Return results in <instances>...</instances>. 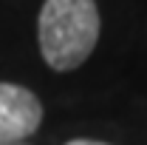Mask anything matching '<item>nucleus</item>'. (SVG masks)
Returning <instances> with one entry per match:
<instances>
[{
  "label": "nucleus",
  "mask_w": 147,
  "mask_h": 145,
  "mask_svg": "<svg viewBox=\"0 0 147 145\" xmlns=\"http://www.w3.org/2000/svg\"><path fill=\"white\" fill-rule=\"evenodd\" d=\"M40 54L54 71L79 68L99 40L96 0H45L37 20Z\"/></svg>",
  "instance_id": "nucleus-1"
},
{
  "label": "nucleus",
  "mask_w": 147,
  "mask_h": 145,
  "mask_svg": "<svg viewBox=\"0 0 147 145\" xmlns=\"http://www.w3.org/2000/svg\"><path fill=\"white\" fill-rule=\"evenodd\" d=\"M65 145H108V142H99V140H71Z\"/></svg>",
  "instance_id": "nucleus-3"
},
{
  "label": "nucleus",
  "mask_w": 147,
  "mask_h": 145,
  "mask_svg": "<svg viewBox=\"0 0 147 145\" xmlns=\"http://www.w3.org/2000/svg\"><path fill=\"white\" fill-rule=\"evenodd\" d=\"M0 145H28V142H6V140H0Z\"/></svg>",
  "instance_id": "nucleus-4"
},
{
  "label": "nucleus",
  "mask_w": 147,
  "mask_h": 145,
  "mask_svg": "<svg viewBox=\"0 0 147 145\" xmlns=\"http://www.w3.org/2000/svg\"><path fill=\"white\" fill-rule=\"evenodd\" d=\"M42 122V105L34 91L0 83V140L6 142H23L31 137Z\"/></svg>",
  "instance_id": "nucleus-2"
}]
</instances>
